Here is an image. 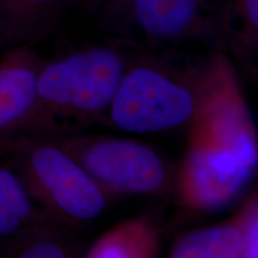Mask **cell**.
Here are the masks:
<instances>
[{
  "label": "cell",
  "instance_id": "obj_1",
  "mask_svg": "<svg viewBox=\"0 0 258 258\" xmlns=\"http://www.w3.org/2000/svg\"><path fill=\"white\" fill-rule=\"evenodd\" d=\"M131 49L104 117L121 131L153 134L189 128L241 90L226 51L186 61L157 49Z\"/></svg>",
  "mask_w": 258,
  "mask_h": 258
},
{
  "label": "cell",
  "instance_id": "obj_2",
  "mask_svg": "<svg viewBox=\"0 0 258 258\" xmlns=\"http://www.w3.org/2000/svg\"><path fill=\"white\" fill-rule=\"evenodd\" d=\"M257 161L256 128L240 90L189 127L173 196L192 211L224 208L251 182Z\"/></svg>",
  "mask_w": 258,
  "mask_h": 258
},
{
  "label": "cell",
  "instance_id": "obj_3",
  "mask_svg": "<svg viewBox=\"0 0 258 258\" xmlns=\"http://www.w3.org/2000/svg\"><path fill=\"white\" fill-rule=\"evenodd\" d=\"M131 54V47L111 41L44 60L37 76L34 109L21 135L80 133L104 120Z\"/></svg>",
  "mask_w": 258,
  "mask_h": 258
},
{
  "label": "cell",
  "instance_id": "obj_4",
  "mask_svg": "<svg viewBox=\"0 0 258 258\" xmlns=\"http://www.w3.org/2000/svg\"><path fill=\"white\" fill-rule=\"evenodd\" d=\"M6 158L31 196L54 220L80 227L104 213L110 196L62 148L49 139L19 135L0 141Z\"/></svg>",
  "mask_w": 258,
  "mask_h": 258
},
{
  "label": "cell",
  "instance_id": "obj_5",
  "mask_svg": "<svg viewBox=\"0 0 258 258\" xmlns=\"http://www.w3.org/2000/svg\"><path fill=\"white\" fill-rule=\"evenodd\" d=\"M221 0H108L99 25L110 41L141 49L200 41L226 51L220 28Z\"/></svg>",
  "mask_w": 258,
  "mask_h": 258
},
{
  "label": "cell",
  "instance_id": "obj_6",
  "mask_svg": "<svg viewBox=\"0 0 258 258\" xmlns=\"http://www.w3.org/2000/svg\"><path fill=\"white\" fill-rule=\"evenodd\" d=\"M44 138L69 153L109 196H172L176 171L150 145L80 133Z\"/></svg>",
  "mask_w": 258,
  "mask_h": 258
},
{
  "label": "cell",
  "instance_id": "obj_7",
  "mask_svg": "<svg viewBox=\"0 0 258 258\" xmlns=\"http://www.w3.org/2000/svg\"><path fill=\"white\" fill-rule=\"evenodd\" d=\"M44 60L29 44L3 50L0 56V141L23 133L36 101L37 76Z\"/></svg>",
  "mask_w": 258,
  "mask_h": 258
},
{
  "label": "cell",
  "instance_id": "obj_8",
  "mask_svg": "<svg viewBox=\"0 0 258 258\" xmlns=\"http://www.w3.org/2000/svg\"><path fill=\"white\" fill-rule=\"evenodd\" d=\"M257 194L245 201L230 221L186 233L171 247V258L257 257Z\"/></svg>",
  "mask_w": 258,
  "mask_h": 258
},
{
  "label": "cell",
  "instance_id": "obj_9",
  "mask_svg": "<svg viewBox=\"0 0 258 258\" xmlns=\"http://www.w3.org/2000/svg\"><path fill=\"white\" fill-rule=\"evenodd\" d=\"M76 3L79 0H0V50L44 40Z\"/></svg>",
  "mask_w": 258,
  "mask_h": 258
},
{
  "label": "cell",
  "instance_id": "obj_10",
  "mask_svg": "<svg viewBox=\"0 0 258 258\" xmlns=\"http://www.w3.org/2000/svg\"><path fill=\"white\" fill-rule=\"evenodd\" d=\"M161 252L159 226L148 215L127 219L109 228L91 245L86 258H154Z\"/></svg>",
  "mask_w": 258,
  "mask_h": 258
},
{
  "label": "cell",
  "instance_id": "obj_11",
  "mask_svg": "<svg viewBox=\"0 0 258 258\" xmlns=\"http://www.w3.org/2000/svg\"><path fill=\"white\" fill-rule=\"evenodd\" d=\"M220 28L226 53L257 72L258 0H221Z\"/></svg>",
  "mask_w": 258,
  "mask_h": 258
},
{
  "label": "cell",
  "instance_id": "obj_12",
  "mask_svg": "<svg viewBox=\"0 0 258 258\" xmlns=\"http://www.w3.org/2000/svg\"><path fill=\"white\" fill-rule=\"evenodd\" d=\"M8 253L22 258H69L80 253L72 228L49 220L38 222L12 235Z\"/></svg>",
  "mask_w": 258,
  "mask_h": 258
},
{
  "label": "cell",
  "instance_id": "obj_13",
  "mask_svg": "<svg viewBox=\"0 0 258 258\" xmlns=\"http://www.w3.org/2000/svg\"><path fill=\"white\" fill-rule=\"evenodd\" d=\"M49 220L54 219L35 205L21 176L12 167L0 166V237H12L29 226Z\"/></svg>",
  "mask_w": 258,
  "mask_h": 258
},
{
  "label": "cell",
  "instance_id": "obj_14",
  "mask_svg": "<svg viewBox=\"0 0 258 258\" xmlns=\"http://www.w3.org/2000/svg\"><path fill=\"white\" fill-rule=\"evenodd\" d=\"M108 0H79L80 4L83 5V8L89 12V14H98L103 8V5Z\"/></svg>",
  "mask_w": 258,
  "mask_h": 258
}]
</instances>
